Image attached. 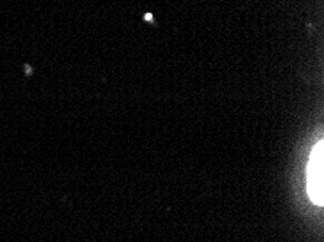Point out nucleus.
<instances>
[{"label": "nucleus", "instance_id": "1", "mask_svg": "<svg viewBox=\"0 0 324 242\" xmlns=\"http://www.w3.org/2000/svg\"><path fill=\"white\" fill-rule=\"evenodd\" d=\"M323 164H324V145L320 141L310 155L307 165V189L311 200L317 206L324 203V181H323Z\"/></svg>", "mask_w": 324, "mask_h": 242}]
</instances>
